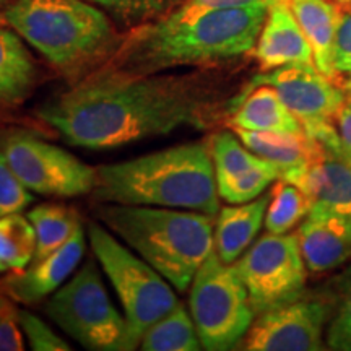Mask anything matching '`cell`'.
Returning <instances> with one entry per match:
<instances>
[{"instance_id":"cell-20","label":"cell","mask_w":351,"mask_h":351,"mask_svg":"<svg viewBox=\"0 0 351 351\" xmlns=\"http://www.w3.org/2000/svg\"><path fill=\"white\" fill-rule=\"evenodd\" d=\"M251 93L238 101L232 112L231 129L262 130V132H291L302 134L301 122L285 106L274 86L265 83H252Z\"/></svg>"},{"instance_id":"cell-1","label":"cell","mask_w":351,"mask_h":351,"mask_svg":"<svg viewBox=\"0 0 351 351\" xmlns=\"http://www.w3.org/2000/svg\"><path fill=\"white\" fill-rule=\"evenodd\" d=\"M213 103L195 77L137 75L98 67L44 101L38 119L72 147L109 150L207 127Z\"/></svg>"},{"instance_id":"cell-36","label":"cell","mask_w":351,"mask_h":351,"mask_svg":"<svg viewBox=\"0 0 351 351\" xmlns=\"http://www.w3.org/2000/svg\"><path fill=\"white\" fill-rule=\"evenodd\" d=\"M340 156L343 158V160L346 161V163H348V165L351 166V152H345V153H341Z\"/></svg>"},{"instance_id":"cell-13","label":"cell","mask_w":351,"mask_h":351,"mask_svg":"<svg viewBox=\"0 0 351 351\" xmlns=\"http://www.w3.org/2000/svg\"><path fill=\"white\" fill-rule=\"evenodd\" d=\"M85 254V234L83 228L49 256L33 261L20 271L7 274L0 280V291L10 296L20 304H36L56 293L70 278L80 265Z\"/></svg>"},{"instance_id":"cell-28","label":"cell","mask_w":351,"mask_h":351,"mask_svg":"<svg viewBox=\"0 0 351 351\" xmlns=\"http://www.w3.org/2000/svg\"><path fill=\"white\" fill-rule=\"evenodd\" d=\"M129 28L161 20L186 0H88Z\"/></svg>"},{"instance_id":"cell-32","label":"cell","mask_w":351,"mask_h":351,"mask_svg":"<svg viewBox=\"0 0 351 351\" xmlns=\"http://www.w3.org/2000/svg\"><path fill=\"white\" fill-rule=\"evenodd\" d=\"M20 324L28 340L29 348L34 351H70V346L64 339H60L52 328L29 311L20 309Z\"/></svg>"},{"instance_id":"cell-21","label":"cell","mask_w":351,"mask_h":351,"mask_svg":"<svg viewBox=\"0 0 351 351\" xmlns=\"http://www.w3.org/2000/svg\"><path fill=\"white\" fill-rule=\"evenodd\" d=\"M298 23L313 49L314 65L322 75L335 82L333 39L337 28V5L332 0H288Z\"/></svg>"},{"instance_id":"cell-11","label":"cell","mask_w":351,"mask_h":351,"mask_svg":"<svg viewBox=\"0 0 351 351\" xmlns=\"http://www.w3.org/2000/svg\"><path fill=\"white\" fill-rule=\"evenodd\" d=\"M252 83L274 86L307 135L335 125L345 103V91L315 69V65H287L256 77Z\"/></svg>"},{"instance_id":"cell-16","label":"cell","mask_w":351,"mask_h":351,"mask_svg":"<svg viewBox=\"0 0 351 351\" xmlns=\"http://www.w3.org/2000/svg\"><path fill=\"white\" fill-rule=\"evenodd\" d=\"M241 142L257 156L263 158L280 171L278 179L296 184L301 176L317 161L324 153V147L306 132H262L232 129Z\"/></svg>"},{"instance_id":"cell-12","label":"cell","mask_w":351,"mask_h":351,"mask_svg":"<svg viewBox=\"0 0 351 351\" xmlns=\"http://www.w3.org/2000/svg\"><path fill=\"white\" fill-rule=\"evenodd\" d=\"M328 306L319 300H296L258 314L245 333L247 351H320L326 348L324 326Z\"/></svg>"},{"instance_id":"cell-34","label":"cell","mask_w":351,"mask_h":351,"mask_svg":"<svg viewBox=\"0 0 351 351\" xmlns=\"http://www.w3.org/2000/svg\"><path fill=\"white\" fill-rule=\"evenodd\" d=\"M275 0H186L176 10L182 15H194V13L218 10V8H234L254 5V3H271Z\"/></svg>"},{"instance_id":"cell-25","label":"cell","mask_w":351,"mask_h":351,"mask_svg":"<svg viewBox=\"0 0 351 351\" xmlns=\"http://www.w3.org/2000/svg\"><path fill=\"white\" fill-rule=\"evenodd\" d=\"M324 301L328 306L327 348L351 351V263L330 280Z\"/></svg>"},{"instance_id":"cell-9","label":"cell","mask_w":351,"mask_h":351,"mask_svg":"<svg viewBox=\"0 0 351 351\" xmlns=\"http://www.w3.org/2000/svg\"><path fill=\"white\" fill-rule=\"evenodd\" d=\"M256 315L300 300L307 267L298 234L267 232L234 262Z\"/></svg>"},{"instance_id":"cell-33","label":"cell","mask_w":351,"mask_h":351,"mask_svg":"<svg viewBox=\"0 0 351 351\" xmlns=\"http://www.w3.org/2000/svg\"><path fill=\"white\" fill-rule=\"evenodd\" d=\"M23 328L15 301L0 291V351H23Z\"/></svg>"},{"instance_id":"cell-14","label":"cell","mask_w":351,"mask_h":351,"mask_svg":"<svg viewBox=\"0 0 351 351\" xmlns=\"http://www.w3.org/2000/svg\"><path fill=\"white\" fill-rule=\"evenodd\" d=\"M307 270H333L351 261V223L322 205L313 204L298 230Z\"/></svg>"},{"instance_id":"cell-7","label":"cell","mask_w":351,"mask_h":351,"mask_svg":"<svg viewBox=\"0 0 351 351\" xmlns=\"http://www.w3.org/2000/svg\"><path fill=\"white\" fill-rule=\"evenodd\" d=\"M88 239L96 261L116 289L132 340L138 348L145 330L179 304L173 285L106 228L90 223Z\"/></svg>"},{"instance_id":"cell-5","label":"cell","mask_w":351,"mask_h":351,"mask_svg":"<svg viewBox=\"0 0 351 351\" xmlns=\"http://www.w3.org/2000/svg\"><path fill=\"white\" fill-rule=\"evenodd\" d=\"M96 217L179 293L215 251L212 215L181 208L103 204Z\"/></svg>"},{"instance_id":"cell-29","label":"cell","mask_w":351,"mask_h":351,"mask_svg":"<svg viewBox=\"0 0 351 351\" xmlns=\"http://www.w3.org/2000/svg\"><path fill=\"white\" fill-rule=\"evenodd\" d=\"M280 171L269 161L262 163L247 173L232 178L230 181L218 184V194L223 200L232 205L245 204L263 194L274 181H278Z\"/></svg>"},{"instance_id":"cell-31","label":"cell","mask_w":351,"mask_h":351,"mask_svg":"<svg viewBox=\"0 0 351 351\" xmlns=\"http://www.w3.org/2000/svg\"><path fill=\"white\" fill-rule=\"evenodd\" d=\"M337 5V28L333 39L335 75L351 77V0L333 2Z\"/></svg>"},{"instance_id":"cell-17","label":"cell","mask_w":351,"mask_h":351,"mask_svg":"<svg viewBox=\"0 0 351 351\" xmlns=\"http://www.w3.org/2000/svg\"><path fill=\"white\" fill-rule=\"evenodd\" d=\"M39 70L23 39L0 19V111H12L36 90Z\"/></svg>"},{"instance_id":"cell-18","label":"cell","mask_w":351,"mask_h":351,"mask_svg":"<svg viewBox=\"0 0 351 351\" xmlns=\"http://www.w3.org/2000/svg\"><path fill=\"white\" fill-rule=\"evenodd\" d=\"M315 205H322L351 223V166L343 158L324 153L296 186Z\"/></svg>"},{"instance_id":"cell-24","label":"cell","mask_w":351,"mask_h":351,"mask_svg":"<svg viewBox=\"0 0 351 351\" xmlns=\"http://www.w3.org/2000/svg\"><path fill=\"white\" fill-rule=\"evenodd\" d=\"M36 231L28 217L12 213L0 218V274L26 269L36 254Z\"/></svg>"},{"instance_id":"cell-4","label":"cell","mask_w":351,"mask_h":351,"mask_svg":"<svg viewBox=\"0 0 351 351\" xmlns=\"http://www.w3.org/2000/svg\"><path fill=\"white\" fill-rule=\"evenodd\" d=\"M0 19L75 82L101 67L122 41L108 13L88 0H12Z\"/></svg>"},{"instance_id":"cell-30","label":"cell","mask_w":351,"mask_h":351,"mask_svg":"<svg viewBox=\"0 0 351 351\" xmlns=\"http://www.w3.org/2000/svg\"><path fill=\"white\" fill-rule=\"evenodd\" d=\"M33 200L34 197L29 189L16 178L5 155L0 150V218L21 213L33 204Z\"/></svg>"},{"instance_id":"cell-8","label":"cell","mask_w":351,"mask_h":351,"mask_svg":"<svg viewBox=\"0 0 351 351\" xmlns=\"http://www.w3.org/2000/svg\"><path fill=\"white\" fill-rule=\"evenodd\" d=\"M189 304L202 348L208 351L234 348L256 317L234 263H225L215 251L194 276Z\"/></svg>"},{"instance_id":"cell-22","label":"cell","mask_w":351,"mask_h":351,"mask_svg":"<svg viewBox=\"0 0 351 351\" xmlns=\"http://www.w3.org/2000/svg\"><path fill=\"white\" fill-rule=\"evenodd\" d=\"M26 217L36 231V254L33 261L49 256L69 243L82 230L77 210L64 204H43L32 208Z\"/></svg>"},{"instance_id":"cell-27","label":"cell","mask_w":351,"mask_h":351,"mask_svg":"<svg viewBox=\"0 0 351 351\" xmlns=\"http://www.w3.org/2000/svg\"><path fill=\"white\" fill-rule=\"evenodd\" d=\"M208 148L213 160L217 184L238 178V176L265 163L263 158L257 156L256 153L249 150L241 142L238 135L231 134V132H218V134H215L212 140H210Z\"/></svg>"},{"instance_id":"cell-19","label":"cell","mask_w":351,"mask_h":351,"mask_svg":"<svg viewBox=\"0 0 351 351\" xmlns=\"http://www.w3.org/2000/svg\"><path fill=\"white\" fill-rule=\"evenodd\" d=\"M270 194L261 195L236 207H223L215 228V252L225 263H234L251 247L265 221Z\"/></svg>"},{"instance_id":"cell-35","label":"cell","mask_w":351,"mask_h":351,"mask_svg":"<svg viewBox=\"0 0 351 351\" xmlns=\"http://www.w3.org/2000/svg\"><path fill=\"white\" fill-rule=\"evenodd\" d=\"M345 91V103L337 116L335 127L341 142V153L351 152V77L341 85ZM340 153V155H341Z\"/></svg>"},{"instance_id":"cell-6","label":"cell","mask_w":351,"mask_h":351,"mask_svg":"<svg viewBox=\"0 0 351 351\" xmlns=\"http://www.w3.org/2000/svg\"><path fill=\"white\" fill-rule=\"evenodd\" d=\"M46 314L67 335L91 351H130L137 348L127 319L112 304L95 261L52 293Z\"/></svg>"},{"instance_id":"cell-37","label":"cell","mask_w":351,"mask_h":351,"mask_svg":"<svg viewBox=\"0 0 351 351\" xmlns=\"http://www.w3.org/2000/svg\"><path fill=\"white\" fill-rule=\"evenodd\" d=\"M10 2H12V0H0V12H2L3 8H5Z\"/></svg>"},{"instance_id":"cell-10","label":"cell","mask_w":351,"mask_h":351,"mask_svg":"<svg viewBox=\"0 0 351 351\" xmlns=\"http://www.w3.org/2000/svg\"><path fill=\"white\" fill-rule=\"evenodd\" d=\"M0 150L16 178L36 194L69 199L91 194L96 186V168L29 132L3 134Z\"/></svg>"},{"instance_id":"cell-38","label":"cell","mask_w":351,"mask_h":351,"mask_svg":"<svg viewBox=\"0 0 351 351\" xmlns=\"http://www.w3.org/2000/svg\"><path fill=\"white\" fill-rule=\"evenodd\" d=\"M332 2H341V0H332Z\"/></svg>"},{"instance_id":"cell-3","label":"cell","mask_w":351,"mask_h":351,"mask_svg":"<svg viewBox=\"0 0 351 351\" xmlns=\"http://www.w3.org/2000/svg\"><path fill=\"white\" fill-rule=\"evenodd\" d=\"M93 199L99 204L143 205L218 215L219 199L208 145H176L96 168Z\"/></svg>"},{"instance_id":"cell-26","label":"cell","mask_w":351,"mask_h":351,"mask_svg":"<svg viewBox=\"0 0 351 351\" xmlns=\"http://www.w3.org/2000/svg\"><path fill=\"white\" fill-rule=\"evenodd\" d=\"M313 202L301 189L278 179L270 192L265 213V228L274 234H287L309 213Z\"/></svg>"},{"instance_id":"cell-2","label":"cell","mask_w":351,"mask_h":351,"mask_svg":"<svg viewBox=\"0 0 351 351\" xmlns=\"http://www.w3.org/2000/svg\"><path fill=\"white\" fill-rule=\"evenodd\" d=\"M270 3L218 8L137 26L122 38L116 52L101 67L152 75L184 65H208L252 52Z\"/></svg>"},{"instance_id":"cell-23","label":"cell","mask_w":351,"mask_h":351,"mask_svg":"<svg viewBox=\"0 0 351 351\" xmlns=\"http://www.w3.org/2000/svg\"><path fill=\"white\" fill-rule=\"evenodd\" d=\"M143 351H197L202 350L192 315L181 302L165 317L145 330L140 340Z\"/></svg>"},{"instance_id":"cell-15","label":"cell","mask_w":351,"mask_h":351,"mask_svg":"<svg viewBox=\"0 0 351 351\" xmlns=\"http://www.w3.org/2000/svg\"><path fill=\"white\" fill-rule=\"evenodd\" d=\"M252 52L263 72L287 65H314L313 49L295 13L289 8L288 0H275L270 3Z\"/></svg>"}]
</instances>
